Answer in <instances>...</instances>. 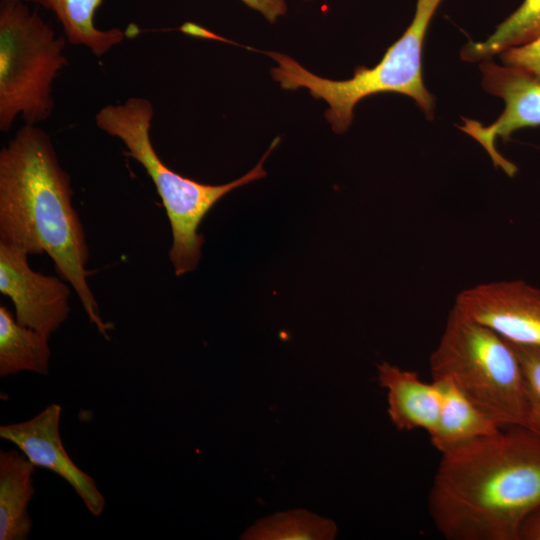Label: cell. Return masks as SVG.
Returning a JSON list of instances; mask_svg holds the SVG:
<instances>
[{"mask_svg":"<svg viewBox=\"0 0 540 540\" xmlns=\"http://www.w3.org/2000/svg\"><path fill=\"white\" fill-rule=\"evenodd\" d=\"M24 251L0 243V292L14 304L18 323L50 337L70 313V288L62 278L35 272Z\"/></svg>","mask_w":540,"mask_h":540,"instance_id":"9","label":"cell"},{"mask_svg":"<svg viewBox=\"0 0 540 540\" xmlns=\"http://www.w3.org/2000/svg\"><path fill=\"white\" fill-rule=\"evenodd\" d=\"M49 336L24 326L11 311L0 306V376L29 371L48 375L51 351Z\"/></svg>","mask_w":540,"mask_h":540,"instance_id":"14","label":"cell"},{"mask_svg":"<svg viewBox=\"0 0 540 540\" xmlns=\"http://www.w3.org/2000/svg\"><path fill=\"white\" fill-rule=\"evenodd\" d=\"M66 42L28 3L0 0L1 131L18 116L30 125L51 116L53 82L68 64Z\"/></svg>","mask_w":540,"mask_h":540,"instance_id":"6","label":"cell"},{"mask_svg":"<svg viewBox=\"0 0 540 540\" xmlns=\"http://www.w3.org/2000/svg\"><path fill=\"white\" fill-rule=\"evenodd\" d=\"M453 307L511 344L540 348V289L523 280L466 288L456 296Z\"/></svg>","mask_w":540,"mask_h":540,"instance_id":"8","label":"cell"},{"mask_svg":"<svg viewBox=\"0 0 540 540\" xmlns=\"http://www.w3.org/2000/svg\"><path fill=\"white\" fill-rule=\"evenodd\" d=\"M249 8L259 12L268 22L275 23L287 13L286 0H240Z\"/></svg>","mask_w":540,"mask_h":540,"instance_id":"20","label":"cell"},{"mask_svg":"<svg viewBox=\"0 0 540 540\" xmlns=\"http://www.w3.org/2000/svg\"><path fill=\"white\" fill-rule=\"evenodd\" d=\"M443 0H417L410 25L372 68L358 66L351 78L331 80L304 68L290 56L266 52L275 62L272 78L281 88H305L315 99L328 104L325 118L337 134L345 133L353 121L358 102L370 95L398 93L411 97L428 119L433 118L434 96L426 89L422 75V52L425 36Z\"/></svg>","mask_w":540,"mask_h":540,"instance_id":"4","label":"cell"},{"mask_svg":"<svg viewBox=\"0 0 540 540\" xmlns=\"http://www.w3.org/2000/svg\"><path fill=\"white\" fill-rule=\"evenodd\" d=\"M34 3L54 13L72 45L86 46L100 57L120 44L127 34L120 28L101 30L96 27L95 13L103 0H22Z\"/></svg>","mask_w":540,"mask_h":540,"instance_id":"15","label":"cell"},{"mask_svg":"<svg viewBox=\"0 0 540 540\" xmlns=\"http://www.w3.org/2000/svg\"><path fill=\"white\" fill-rule=\"evenodd\" d=\"M62 407L52 403L25 421L0 426V437L13 443L35 466L65 480L90 514L99 517L106 500L94 479L70 458L60 434Z\"/></svg>","mask_w":540,"mask_h":540,"instance_id":"10","label":"cell"},{"mask_svg":"<svg viewBox=\"0 0 540 540\" xmlns=\"http://www.w3.org/2000/svg\"><path fill=\"white\" fill-rule=\"evenodd\" d=\"M479 68L483 88L500 97L505 109L488 126L463 118L464 125L459 128L485 148L496 167L513 176L517 167L497 151L495 142L498 137L508 140L518 129L540 126V77L518 67L500 66L491 59L483 60Z\"/></svg>","mask_w":540,"mask_h":540,"instance_id":"7","label":"cell"},{"mask_svg":"<svg viewBox=\"0 0 540 540\" xmlns=\"http://www.w3.org/2000/svg\"><path fill=\"white\" fill-rule=\"evenodd\" d=\"M511 345L520 360L526 381L528 397L526 428L540 436V348Z\"/></svg>","mask_w":540,"mask_h":540,"instance_id":"18","label":"cell"},{"mask_svg":"<svg viewBox=\"0 0 540 540\" xmlns=\"http://www.w3.org/2000/svg\"><path fill=\"white\" fill-rule=\"evenodd\" d=\"M540 36V0H524L483 42H469L461 50L467 62L491 59L495 54L532 42Z\"/></svg>","mask_w":540,"mask_h":540,"instance_id":"16","label":"cell"},{"mask_svg":"<svg viewBox=\"0 0 540 540\" xmlns=\"http://www.w3.org/2000/svg\"><path fill=\"white\" fill-rule=\"evenodd\" d=\"M505 65L524 69L540 77V36L532 42L500 53Z\"/></svg>","mask_w":540,"mask_h":540,"instance_id":"19","label":"cell"},{"mask_svg":"<svg viewBox=\"0 0 540 540\" xmlns=\"http://www.w3.org/2000/svg\"><path fill=\"white\" fill-rule=\"evenodd\" d=\"M378 379L388 390V414L398 430L423 429L430 435L438 422L442 394L438 383L424 382L414 371L383 362Z\"/></svg>","mask_w":540,"mask_h":540,"instance_id":"11","label":"cell"},{"mask_svg":"<svg viewBox=\"0 0 540 540\" xmlns=\"http://www.w3.org/2000/svg\"><path fill=\"white\" fill-rule=\"evenodd\" d=\"M154 109L141 97L122 104H109L96 116L97 127L125 145L129 155L140 163L152 179L165 208L172 232L169 258L177 276L195 270L201 258L204 237L199 226L210 209L226 194L266 176L263 163L278 145L275 138L261 160L246 174L221 185L199 183L167 167L157 155L150 138Z\"/></svg>","mask_w":540,"mask_h":540,"instance_id":"3","label":"cell"},{"mask_svg":"<svg viewBox=\"0 0 540 540\" xmlns=\"http://www.w3.org/2000/svg\"><path fill=\"white\" fill-rule=\"evenodd\" d=\"M434 381L440 387L442 405L437 425L429 437L440 454L496 433L502 428L469 401L451 382Z\"/></svg>","mask_w":540,"mask_h":540,"instance_id":"13","label":"cell"},{"mask_svg":"<svg viewBox=\"0 0 540 540\" xmlns=\"http://www.w3.org/2000/svg\"><path fill=\"white\" fill-rule=\"evenodd\" d=\"M429 368L432 379L451 382L500 427H526V381L514 348L455 307L430 355Z\"/></svg>","mask_w":540,"mask_h":540,"instance_id":"5","label":"cell"},{"mask_svg":"<svg viewBox=\"0 0 540 540\" xmlns=\"http://www.w3.org/2000/svg\"><path fill=\"white\" fill-rule=\"evenodd\" d=\"M337 527L332 520L305 510L275 514L259 520L241 539L250 540H330Z\"/></svg>","mask_w":540,"mask_h":540,"instance_id":"17","label":"cell"},{"mask_svg":"<svg viewBox=\"0 0 540 540\" xmlns=\"http://www.w3.org/2000/svg\"><path fill=\"white\" fill-rule=\"evenodd\" d=\"M540 504V436L501 428L441 453L428 512L448 540H518Z\"/></svg>","mask_w":540,"mask_h":540,"instance_id":"1","label":"cell"},{"mask_svg":"<svg viewBox=\"0 0 540 540\" xmlns=\"http://www.w3.org/2000/svg\"><path fill=\"white\" fill-rule=\"evenodd\" d=\"M72 196L50 136L36 125L22 126L0 151V243L28 255L47 254L90 323L108 339L112 326L100 316L87 282L89 249Z\"/></svg>","mask_w":540,"mask_h":540,"instance_id":"2","label":"cell"},{"mask_svg":"<svg viewBox=\"0 0 540 540\" xmlns=\"http://www.w3.org/2000/svg\"><path fill=\"white\" fill-rule=\"evenodd\" d=\"M34 470L21 451H0V540L29 538L32 519L28 507L35 493Z\"/></svg>","mask_w":540,"mask_h":540,"instance_id":"12","label":"cell"},{"mask_svg":"<svg viewBox=\"0 0 540 540\" xmlns=\"http://www.w3.org/2000/svg\"><path fill=\"white\" fill-rule=\"evenodd\" d=\"M518 540H540V504L522 521Z\"/></svg>","mask_w":540,"mask_h":540,"instance_id":"21","label":"cell"}]
</instances>
